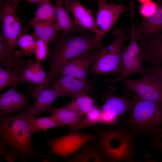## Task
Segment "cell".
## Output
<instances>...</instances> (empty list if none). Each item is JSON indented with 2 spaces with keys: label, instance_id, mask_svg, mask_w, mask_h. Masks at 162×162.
<instances>
[{
  "label": "cell",
  "instance_id": "obj_4",
  "mask_svg": "<svg viewBox=\"0 0 162 162\" xmlns=\"http://www.w3.org/2000/svg\"><path fill=\"white\" fill-rule=\"evenodd\" d=\"M132 98L130 116L124 124L136 134L154 139L162 129V104L143 99L136 94Z\"/></svg>",
  "mask_w": 162,
  "mask_h": 162
},
{
  "label": "cell",
  "instance_id": "obj_33",
  "mask_svg": "<svg viewBox=\"0 0 162 162\" xmlns=\"http://www.w3.org/2000/svg\"><path fill=\"white\" fill-rule=\"evenodd\" d=\"M137 1L140 4L139 8L140 14L144 18L152 15L155 11L156 7L155 1L149 0Z\"/></svg>",
  "mask_w": 162,
  "mask_h": 162
},
{
  "label": "cell",
  "instance_id": "obj_32",
  "mask_svg": "<svg viewBox=\"0 0 162 162\" xmlns=\"http://www.w3.org/2000/svg\"><path fill=\"white\" fill-rule=\"evenodd\" d=\"M48 45L44 40L37 38L33 52L36 60V62L40 64L42 61L46 59L48 52Z\"/></svg>",
  "mask_w": 162,
  "mask_h": 162
},
{
  "label": "cell",
  "instance_id": "obj_15",
  "mask_svg": "<svg viewBox=\"0 0 162 162\" xmlns=\"http://www.w3.org/2000/svg\"><path fill=\"white\" fill-rule=\"evenodd\" d=\"M30 97L17 92L15 88L11 87L0 94V113L8 115L27 108Z\"/></svg>",
  "mask_w": 162,
  "mask_h": 162
},
{
  "label": "cell",
  "instance_id": "obj_30",
  "mask_svg": "<svg viewBox=\"0 0 162 162\" xmlns=\"http://www.w3.org/2000/svg\"><path fill=\"white\" fill-rule=\"evenodd\" d=\"M101 109L94 105L86 114L76 128L75 131L80 129L93 126L100 123Z\"/></svg>",
  "mask_w": 162,
  "mask_h": 162
},
{
  "label": "cell",
  "instance_id": "obj_11",
  "mask_svg": "<svg viewBox=\"0 0 162 162\" xmlns=\"http://www.w3.org/2000/svg\"><path fill=\"white\" fill-rule=\"evenodd\" d=\"M52 88L58 92L62 97L72 98L79 95H88L95 90L93 83L68 75H63L56 80L48 82Z\"/></svg>",
  "mask_w": 162,
  "mask_h": 162
},
{
  "label": "cell",
  "instance_id": "obj_38",
  "mask_svg": "<svg viewBox=\"0 0 162 162\" xmlns=\"http://www.w3.org/2000/svg\"><path fill=\"white\" fill-rule=\"evenodd\" d=\"M145 161L144 162H162L154 161L152 159L151 155L150 154H147L145 157Z\"/></svg>",
  "mask_w": 162,
  "mask_h": 162
},
{
  "label": "cell",
  "instance_id": "obj_36",
  "mask_svg": "<svg viewBox=\"0 0 162 162\" xmlns=\"http://www.w3.org/2000/svg\"><path fill=\"white\" fill-rule=\"evenodd\" d=\"M150 74L157 76L162 81V65L152 64L150 68Z\"/></svg>",
  "mask_w": 162,
  "mask_h": 162
},
{
  "label": "cell",
  "instance_id": "obj_37",
  "mask_svg": "<svg viewBox=\"0 0 162 162\" xmlns=\"http://www.w3.org/2000/svg\"><path fill=\"white\" fill-rule=\"evenodd\" d=\"M154 140L153 144L162 153V129Z\"/></svg>",
  "mask_w": 162,
  "mask_h": 162
},
{
  "label": "cell",
  "instance_id": "obj_34",
  "mask_svg": "<svg viewBox=\"0 0 162 162\" xmlns=\"http://www.w3.org/2000/svg\"><path fill=\"white\" fill-rule=\"evenodd\" d=\"M10 148H11L0 141V158L5 159L7 162H14L17 153Z\"/></svg>",
  "mask_w": 162,
  "mask_h": 162
},
{
  "label": "cell",
  "instance_id": "obj_1",
  "mask_svg": "<svg viewBox=\"0 0 162 162\" xmlns=\"http://www.w3.org/2000/svg\"><path fill=\"white\" fill-rule=\"evenodd\" d=\"M30 116L25 109L14 115H1L0 141L17 152L21 162H29L34 157L49 159L51 155L39 152L32 146Z\"/></svg>",
  "mask_w": 162,
  "mask_h": 162
},
{
  "label": "cell",
  "instance_id": "obj_8",
  "mask_svg": "<svg viewBox=\"0 0 162 162\" xmlns=\"http://www.w3.org/2000/svg\"><path fill=\"white\" fill-rule=\"evenodd\" d=\"M93 134L71 131L63 136L49 140L46 145L50 147L52 155L66 159L71 156L85 144L93 140Z\"/></svg>",
  "mask_w": 162,
  "mask_h": 162
},
{
  "label": "cell",
  "instance_id": "obj_7",
  "mask_svg": "<svg viewBox=\"0 0 162 162\" xmlns=\"http://www.w3.org/2000/svg\"><path fill=\"white\" fill-rule=\"evenodd\" d=\"M98 8L95 23V41L101 43L105 34L113 27L120 15L127 9L121 3L108 2L106 0L98 1Z\"/></svg>",
  "mask_w": 162,
  "mask_h": 162
},
{
  "label": "cell",
  "instance_id": "obj_29",
  "mask_svg": "<svg viewBox=\"0 0 162 162\" xmlns=\"http://www.w3.org/2000/svg\"><path fill=\"white\" fill-rule=\"evenodd\" d=\"M3 65H0V90L6 86H10L15 88L17 86L20 76L19 70L15 64L13 71H8L3 68Z\"/></svg>",
  "mask_w": 162,
  "mask_h": 162
},
{
  "label": "cell",
  "instance_id": "obj_5",
  "mask_svg": "<svg viewBox=\"0 0 162 162\" xmlns=\"http://www.w3.org/2000/svg\"><path fill=\"white\" fill-rule=\"evenodd\" d=\"M114 33L116 37L110 44L101 50H95L92 63L93 73L119 75L121 74V49L127 34L123 29H117Z\"/></svg>",
  "mask_w": 162,
  "mask_h": 162
},
{
  "label": "cell",
  "instance_id": "obj_17",
  "mask_svg": "<svg viewBox=\"0 0 162 162\" xmlns=\"http://www.w3.org/2000/svg\"><path fill=\"white\" fill-rule=\"evenodd\" d=\"M67 162H108L95 140L82 146Z\"/></svg>",
  "mask_w": 162,
  "mask_h": 162
},
{
  "label": "cell",
  "instance_id": "obj_35",
  "mask_svg": "<svg viewBox=\"0 0 162 162\" xmlns=\"http://www.w3.org/2000/svg\"><path fill=\"white\" fill-rule=\"evenodd\" d=\"M118 118V117L104 112L101 110L100 123L106 126H112L115 124L117 122Z\"/></svg>",
  "mask_w": 162,
  "mask_h": 162
},
{
  "label": "cell",
  "instance_id": "obj_28",
  "mask_svg": "<svg viewBox=\"0 0 162 162\" xmlns=\"http://www.w3.org/2000/svg\"><path fill=\"white\" fill-rule=\"evenodd\" d=\"M29 123L32 134L40 131H43L46 134L47 130L50 129L60 128L58 124L50 116L36 118L30 116Z\"/></svg>",
  "mask_w": 162,
  "mask_h": 162
},
{
  "label": "cell",
  "instance_id": "obj_20",
  "mask_svg": "<svg viewBox=\"0 0 162 162\" xmlns=\"http://www.w3.org/2000/svg\"><path fill=\"white\" fill-rule=\"evenodd\" d=\"M138 43L143 59L152 65H162V33L150 40Z\"/></svg>",
  "mask_w": 162,
  "mask_h": 162
},
{
  "label": "cell",
  "instance_id": "obj_24",
  "mask_svg": "<svg viewBox=\"0 0 162 162\" xmlns=\"http://www.w3.org/2000/svg\"><path fill=\"white\" fill-rule=\"evenodd\" d=\"M63 107L71 111L85 115L95 105L93 99L87 94L79 95Z\"/></svg>",
  "mask_w": 162,
  "mask_h": 162
},
{
  "label": "cell",
  "instance_id": "obj_12",
  "mask_svg": "<svg viewBox=\"0 0 162 162\" xmlns=\"http://www.w3.org/2000/svg\"><path fill=\"white\" fill-rule=\"evenodd\" d=\"M155 2L156 7L153 14L135 25L138 42L150 40L162 33V0Z\"/></svg>",
  "mask_w": 162,
  "mask_h": 162
},
{
  "label": "cell",
  "instance_id": "obj_31",
  "mask_svg": "<svg viewBox=\"0 0 162 162\" xmlns=\"http://www.w3.org/2000/svg\"><path fill=\"white\" fill-rule=\"evenodd\" d=\"M34 34H24L21 36L18 39L16 47L19 46L25 55L30 56L33 52L34 49L36 40Z\"/></svg>",
  "mask_w": 162,
  "mask_h": 162
},
{
  "label": "cell",
  "instance_id": "obj_2",
  "mask_svg": "<svg viewBox=\"0 0 162 162\" xmlns=\"http://www.w3.org/2000/svg\"><path fill=\"white\" fill-rule=\"evenodd\" d=\"M54 42L53 48L50 53L48 82L58 78L61 68L70 60L86 51L100 50L105 47L102 43L96 42L94 34L87 31H81L75 36L61 34Z\"/></svg>",
  "mask_w": 162,
  "mask_h": 162
},
{
  "label": "cell",
  "instance_id": "obj_6",
  "mask_svg": "<svg viewBox=\"0 0 162 162\" xmlns=\"http://www.w3.org/2000/svg\"><path fill=\"white\" fill-rule=\"evenodd\" d=\"M0 2L1 33L8 45L15 49L18 39L26 34V31L16 13L20 0H0Z\"/></svg>",
  "mask_w": 162,
  "mask_h": 162
},
{
  "label": "cell",
  "instance_id": "obj_40",
  "mask_svg": "<svg viewBox=\"0 0 162 162\" xmlns=\"http://www.w3.org/2000/svg\"><path fill=\"white\" fill-rule=\"evenodd\" d=\"M124 162H136L134 160H129L124 161ZM139 162H142L141 161H139Z\"/></svg>",
  "mask_w": 162,
  "mask_h": 162
},
{
  "label": "cell",
  "instance_id": "obj_41",
  "mask_svg": "<svg viewBox=\"0 0 162 162\" xmlns=\"http://www.w3.org/2000/svg\"><path fill=\"white\" fill-rule=\"evenodd\" d=\"M42 162H50L47 159L43 160Z\"/></svg>",
  "mask_w": 162,
  "mask_h": 162
},
{
  "label": "cell",
  "instance_id": "obj_19",
  "mask_svg": "<svg viewBox=\"0 0 162 162\" xmlns=\"http://www.w3.org/2000/svg\"><path fill=\"white\" fill-rule=\"evenodd\" d=\"M49 111L51 112L50 116L58 124L60 128L65 125H69L71 131H75L85 116L63 106L60 108L51 106Z\"/></svg>",
  "mask_w": 162,
  "mask_h": 162
},
{
  "label": "cell",
  "instance_id": "obj_14",
  "mask_svg": "<svg viewBox=\"0 0 162 162\" xmlns=\"http://www.w3.org/2000/svg\"><path fill=\"white\" fill-rule=\"evenodd\" d=\"M65 4L66 9L73 16L78 28L81 31L88 30L94 35L96 33L95 20L92 11L87 9L78 0H67Z\"/></svg>",
  "mask_w": 162,
  "mask_h": 162
},
{
  "label": "cell",
  "instance_id": "obj_21",
  "mask_svg": "<svg viewBox=\"0 0 162 162\" xmlns=\"http://www.w3.org/2000/svg\"><path fill=\"white\" fill-rule=\"evenodd\" d=\"M65 1L55 0L56 17L55 26L61 34L72 35L77 32L78 28L70 18L63 4Z\"/></svg>",
  "mask_w": 162,
  "mask_h": 162
},
{
  "label": "cell",
  "instance_id": "obj_26",
  "mask_svg": "<svg viewBox=\"0 0 162 162\" xmlns=\"http://www.w3.org/2000/svg\"><path fill=\"white\" fill-rule=\"evenodd\" d=\"M129 7V14L131 21V37L129 45L126 46V50L130 54L142 62L143 59V52L139 44L134 23L135 8L133 1L130 2Z\"/></svg>",
  "mask_w": 162,
  "mask_h": 162
},
{
  "label": "cell",
  "instance_id": "obj_18",
  "mask_svg": "<svg viewBox=\"0 0 162 162\" xmlns=\"http://www.w3.org/2000/svg\"><path fill=\"white\" fill-rule=\"evenodd\" d=\"M126 45H122L121 49V60L122 70L120 76L112 80L113 82H121L130 75L139 73L150 74L149 68H144L142 62L130 54L127 51Z\"/></svg>",
  "mask_w": 162,
  "mask_h": 162
},
{
  "label": "cell",
  "instance_id": "obj_10",
  "mask_svg": "<svg viewBox=\"0 0 162 162\" xmlns=\"http://www.w3.org/2000/svg\"><path fill=\"white\" fill-rule=\"evenodd\" d=\"M20 71L18 83L26 82L35 85L36 89L33 95L35 98L39 92L45 87L49 86L48 74H47L40 64L34 63L33 60L20 59L16 62Z\"/></svg>",
  "mask_w": 162,
  "mask_h": 162
},
{
  "label": "cell",
  "instance_id": "obj_13",
  "mask_svg": "<svg viewBox=\"0 0 162 162\" xmlns=\"http://www.w3.org/2000/svg\"><path fill=\"white\" fill-rule=\"evenodd\" d=\"M95 50L86 51L69 60L61 68L60 75L70 76L87 80L88 69L92 63Z\"/></svg>",
  "mask_w": 162,
  "mask_h": 162
},
{
  "label": "cell",
  "instance_id": "obj_39",
  "mask_svg": "<svg viewBox=\"0 0 162 162\" xmlns=\"http://www.w3.org/2000/svg\"><path fill=\"white\" fill-rule=\"evenodd\" d=\"M41 1V0H26L25 1L27 2L28 3L36 4L38 3H39Z\"/></svg>",
  "mask_w": 162,
  "mask_h": 162
},
{
  "label": "cell",
  "instance_id": "obj_27",
  "mask_svg": "<svg viewBox=\"0 0 162 162\" xmlns=\"http://www.w3.org/2000/svg\"><path fill=\"white\" fill-rule=\"evenodd\" d=\"M55 6L50 0H41L32 20L36 21H50L55 23Z\"/></svg>",
  "mask_w": 162,
  "mask_h": 162
},
{
  "label": "cell",
  "instance_id": "obj_3",
  "mask_svg": "<svg viewBox=\"0 0 162 162\" xmlns=\"http://www.w3.org/2000/svg\"><path fill=\"white\" fill-rule=\"evenodd\" d=\"M94 129L98 137L95 140L108 162L133 160L136 153L135 133L126 131L124 127L105 130Z\"/></svg>",
  "mask_w": 162,
  "mask_h": 162
},
{
  "label": "cell",
  "instance_id": "obj_22",
  "mask_svg": "<svg viewBox=\"0 0 162 162\" xmlns=\"http://www.w3.org/2000/svg\"><path fill=\"white\" fill-rule=\"evenodd\" d=\"M133 105V99H128L120 96H111L107 99L100 108L107 113L119 117L127 113H130Z\"/></svg>",
  "mask_w": 162,
  "mask_h": 162
},
{
  "label": "cell",
  "instance_id": "obj_9",
  "mask_svg": "<svg viewBox=\"0 0 162 162\" xmlns=\"http://www.w3.org/2000/svg\"><path fill=\"white\" fill-rule=\"evenodd\" d=\"M142 74V78L134 80L126 78L121 82L127 90L135 92L142 99L162 104V81L155 75Z\"/></svg>",
  "mask_w": 162,
  "mask_h": 162
},
{
  "label": "cell",
  "instance_id": "obj_16",
  "mask_svg": "<svg viewBox=\"0 0 162 162\" xmlns=\"http://www.w3.org/2000/svg\"><path fill=\"white\" fill-rule=\"evenodd\" d=\"M61 94L50 85L46 86L39 93L34 104L25 109L27 114L32 117L40 116L43 112L49 110L51 105Z\"/></svg>",
  "mask_w": 162,
  "mask_h": 162
},
{
  "label": "cell",
  "instance_id": "obj_25",
  "mask_svg": "<svg viewBox=\"0 0 162 162\" xmlns=\"http://www.w3.org/2000/svg\"><path fill=\"white\" fill-rule=\"evenodd\" d=\"M20 59L16 56L14 49L7 43L3 35L0 34V60L1 64L4 65L7 70L10 71L15 63Z\"/></svg>",
  "mask_w": 162,
  "mask_h": 162
},
{
  "label": "cell",
  "instance_id": "obj_23",
  "mask_svg": "<svg viewBox=\"0 0 162 162\" xmlns=\"http://www.w3.org/2000/svg\"><path fill=\"white\" fill-rule=\"evenodd\" d=\"M28 25L33 29L35 37L40 38L48 44L58 38L59 32L54 22L50 21H36L32 20Z\"/></svg>",
  "mask_w": 162,
  "mask_h": 162
}]
</instances>
